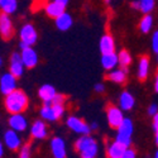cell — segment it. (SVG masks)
Masks as SVG:
<instances>
[{"mask_svg":"<svg viewBox=\"0 0 158 158\" xmlns=\"http://www.w3.org/2000/svg\"><path fill=\"white\" fill-rule=\"evenodd\" d=\"M22 61L27 69H33L38 63V55L32 47H27L22 49Z\"/></svg>","mask_w":158,"mask_h":158,"instance_id":"10","label":"cell"},{"mask_svg":"<svg viewBox=\"0 0 158 158\" xmlns=\"http://www.w3.org/2000/svg\"><path fill=\"white\" fill-rule=\"evenodd\" d=\"M152 48L156 53H158V31L153 33V37H152Z\"/></svg>","mask_w":158,"mask_h":158,"instance_id":"31","label":"cell"},{"mask_svg":"<svg viewBox=\"0 0 158 158\" xmlns=\"http://www.w3.org/2000/svg\"><path fill=\"white\" fill-rule=\"evenodd\" d=\"M118 57H119V64L122 66L123 69H127L128 66L131 63V56L128 51L123 49L119 52V55H118Z\"/></svg>","mask_w":158,"mask_h":158,"instance_id":"27","label":"cell"},{"mask_svg":"<svg viewBox=\"0 0 158 158\" xmlns=\"http://www.w3.org/2000/svg\"><path fill=\"white\" fill-rule=\"evenodd\" d=\"M19 158H31V146L24 144L19 149Z\"/></svg>","mask_w":158,"mask_h":158,"instance_id":"29","label":"cell"},{"mask_svg":"<svg viewBox=\"0 0 158 158\" xmlns=\"http://www.w3.org/2000/svg\"><path fill=\"white\" fill-rule=\"evenodd\" d=\"M122 158H137V153H135V151L133 148L129 147V148H127V151L124 152Z\"/></svg>","mask_w":158,"mask_h":158,"instance_id":"32","label":"cell"},{"mask_svg":"<svg viewBox=\"0 0 158 158\" xmlns=\"http://www.w3.org/2000/svg\"><path fill=\"white\" fill-rule=\"evenodd\" d=\"M20 42H23L24 44H27V46H33L37 41V31L35 28L33 27L32 24H25L20 29Z\"/></svg>","mask_w":158,"mask_h":158,"instance_id":"7","label":"cell"},{"mask_svg":"<svg viewBox=\"0 0 158 158\" xmlns=\"http://www.w3.org/2000/svg\"><path fill=\"white\" fill-rule=\"evenodd\" d=\"M66 123H67V127L77 134L86 135V134H90V131H91V127L86 124L82 119H80L78 116H73V115L70 116Z\"/></svg>","mask_w":158,"mask_h":158,"instance_id":"5","label":"cell"},{"mask_svg":"<svg viewBox=\"0 0 158 158\" xmlns=\"http://www.w3.org/2000/svg\"><path fill=\"white\" fill-rule=\"evenodd\" d=\"M75 149L80 153L81 158H96L99 153L98 142L89 134L81 135L75 142Z\"/></svg>","mask_w":158,"mask_h":158,"instance_id":"2","label":"cell"},{"mask_svg":"<svg viewBox=\"0 0 158 158\" xmlns=\"http://www.w3.org/2000/svg\"><path fill=\"white\" fill-rule=\"evenodd\" d=\"M18 3L17 0H0V8H2V13L5 14H11L17 10Z\"/></svg>","mask_w":158,"mask_h":158,"instance_id":"25","label":"cell"},{"mask_svg":"<svg viewBox=\"0 0 158 158\" xmlns=\"http://www.w3.org/2000/svg\"><path fill=\"white\" fill-rule=\"evenodd\" d=\"M0 90H2V94L5 96L17 90V77L10 72L4 73L0 78Z\"/></svg>","mask_w":158,"mask_h":158,"instance_id":"6","label":"cell"},{"mask_svg":"<svg viewBox=\"0 0 158 158\" xmlns=\"http://www.w3.org/2000/svg\"><path fill=\"white\" fill-rule=\"evenodd\" d=\"M130 5H131V8L135 9V10H140V4H139V0H138V2H133V3H131Z\"/></svg>","mask_w":158,"mask_h":158,"instance_id":"37","label":"cell"},{"mask_svg":"<svg viewBox=\"0 0 158 158\" xmlns=\"http://www.w3.org/2000/svg\"><path fill=\"white\" fill-rule=\"evenodd\" d=\"M64 8H66V6L58 4L57 2H55V0H53L52 3H49V4H47V5L44 6V10H46V13H47L48 17L57 19L58 17H61V15L63 14V13H66V11H64Z\"/></svg>","mask_w":158,"mask_h":158,"instance_id":"18","label":"cell"},{"mask_svg":"<svg viewBox=\"0 0 158 158\" xmlns=\"http://www.w3.org/2000/svg\"><path fill=\"white\" fill-rule=\"evenodd\" d=\"M4 105L9 114H22L28 106V96L22 90H14L5 96Z\"/></svg>","mask_w":158,"mask_h":158,"instance_id":"1","label":"cell"},{"mask_svg":"<svg viewBox=\"0 0 158 158\" xmlns=\"http://www.w3.org/2000/svg\"><path fill=\"white\" fill-rule=\"evenodd\" d=\"M31 135L34 139H44L47 137V127L42 120H35L31 127Z\"/></svg>","mask_w":158,"mask_h":158,"instance_id":"16","label":"cell"},{"mask_svg":"<svg viewBox=\"0 0 158 158\" xmlns=\"http://www.w3.org/2000/svg\"><path fill=\"white\" fill-rule=\"evenodd\" d=\"M8 124L10 127V129L15 130V131H24L27 129V119L23 114H10L9 119H8Z\"/></svg>","mask_w":158,"mask_h":158,"instance_id":"12","label":"cell"},{"mask_svg":"<svg viewBox=\"0 0 158 158\" xmlns=\"http://www.w3.org/2000/svg\"><path fill=\"white\" fill-rule=\"evenodd\" d=\"M55 2H57L58 4H61V5L66 6V5H67V4H69V2H70V0H55Z\"/></svg>","mask_w":158,"mask_h":158,"instance_id":"38","label":"cell"},{"mask_svg":"<svg viewBox=\"0 0 158 158\" xmlns=\"http://www.w3.org/2000/svg\"><path fill=\"white\" fill-rule=\"evenodd\" d=\"M157 113H158V106H157V104H151V105H149V108H148V114H149L151 116H154Z\"/></svg>","mask_w":158,"mask_h":158,"instance_id":"34","label":"cell"},{"mask_svg":"<svg viewBox=\"0 0 158 158\" xmlns=\"http://www.w3.org/2000/svg\"><path fill=\"white\" fill-rule=\"evenodd\" d=\"M90 127H91V130H96V129H98V124H96V123H93Z\"/></svg>","mask_w":158,"mask_h":158,"instance_id":"41","label":"cell"},{"mask_svg":"<svg viewBox=\"0 0 158 158\" xmlns=\"http://www.w3.org/2000/svg\"><path fill=\"white\" fill-rule=\"evenodd\" d=\"M38 95H39V98L42 99V101H43L44 105H53L52 100L55 99V96L57 95V93H56V89L52 86V85H43V86L39 87Z\"/></svg>","mask_w":158,"mask_h":158,"instance_id":"14","label":"cell"},{"mask_svg":"<svg viewBox=\"0 0 158 158\" xmlns=\"http://www.w3.org/2000/svg\"><path fill=\"white\" fill-rule=\"evenodd\" d=\"M149 71V58L147 56H142L138 63V78L140 81H146Z\"/></svg>","mask_w":158,"mask_h":158,"instance_id":"21","label":"cell"},{"mask_svg":"<svg viewBox=\"0 0 158 158\" xmlns=\"http://www.w3.org/2000/svg\"><path fill=\"white\" fill-rule=\"evenodd\" d=\"M4 144L10 151H18L22 147V139L15 130L9 129L4 133Z\"/></svg>","mask_w":158,"mask_h":158,"instance_id":"9","label":"cell"},{"mask_svg":"<svg viewBox=\"0 0 158 158\" xmlns=\"http://www.w3.org/2000/svg\"><path fill=\"white\" fill-rule=\"evenodd\" d=\"M153 158H158V149H157V152L154 153V156H153Z\"/></svg>","mask_w":158,"mask_h":158,"instance_id":"43","label":"cell"},{"mask_svg":"<svg viewBox=\"0 0 158 158\" xmlns=\"http://www.w3.org/2000/svg\"><path fill=\"white\" fill-rule=\"evenodd\" d=\"M52 106H53V110H55V113H56L57 119H61V118L63 116V114H64L63 105H61V104H53Z\"/></svg>","mask_w":158,"mask_h":158,"instance_id":"30","label":"cell"},{"mask_svg":"<svg viewBox=\"0 0 158 158\" xmlns=\"http://www.w3.org/2000/svg\"><path fill=\"white\" fill-rule=\"evenodd\" d=\"M0 156H4V144H2V146H0Z\"/></svg>","mask_w":158,"mask_h":158,"instance_id":"40","label":"cell"},{"mask_svg":"<svg viewBox=\"0 0 158 158\" xmlns=\"http://www.w3.org/2000/svg\"><path fill=\"white\" fill-rule=\"evenodd\" d=\"M64 101H66V96L62 95V94H57L55 96V99L52 100V102H53V104H61V105H63Z\"/></svg>","mask_w":158,"mask_h":158,"instance_id":"33","label":"cell"},{"mask_svg":"<svg viewBox=\"0 0 158 158\" xmlns=\"http://www.w3.org/2000/svg\"><path fill=\"white\" fill-rule=\"evenodd\" d=\"M56 25L60 31H69L72 25V18L67 13H63L61 17L56 19Z\"/></svg>","mask_w":158,"mask_h":158,"instance_id":"23","label":"cell"},{"mask_svg":"<svg viewBox=\"0 0 158 158\" xmlns=\"http://www.w3.org/2000/svg\"><path fill=\"white\" fill-rule=\"evenodd\" d=\"M51 151L53 158H66L67 152H66V143L62 138L55 137L51 140Z\"/></svg>","mask_w":158,"mask_h":158,"instance_id":"11","label":"cell"},{"mask_svg":"<svg viewBox=\"0 0 158 158\" xmlns=\"http://www.w3.org/2000/svg\"><path fill=\"white\" fill-rule=\"evenodd\" d=\"M106 2H110V0H106Z\"/></svg>","mask_w":158,"mask_h":158,"instance_id":"44","label":"cell"},{"mask_svg":"<svg viewBox=\"0 0 158 158\" xmlns=\"http://www.w3.org/2000/svg\"><path fill=\"white\" fill-rule=\"evenodd\" d=\"M106 119H108L109 125L113 129H118L122 125V123L124 122L125 118L123 115L122 109L115 106V105H108V108H106Z\"/></svg>","mask_w":158,"mask_h":158,"instance_id":"4","label":"cell"},{"mask_svg":"<svg viewBox=\"0 0 158 158\" xmlns=\"http://www.w3.org/2000/svg\"><path fill=\"white\" fill-rule=\"evenodd\" d=\"M119 63V57L115 52L113 53H108V55H102L101 56V64L105 70H113L115 69V66Z\"/></svg>","mask_w":158,"mask_h":158,"instance_id":"20","label":"cell"},{"mask_svg":"<svg viewBox=\"0 0 158 158\" xmlns=\"http://www.w3.org/2000/svg\"><path fill=\"white\" fill-rule=\"evenodd\" d=\"M152 25H153V18H152V15L151 14H146V15L142 18V20L139 23V29L143 33H148L152 29Z\"/></svg>","mask_w":158,"mask_h":158,"instance_id":"26","label":"cell"},{"mask_svg":"<svg viewBox=\"0 0 158 158\" xmlns=\"http://www.w3.org/2000/svg\"><path fill=\"white\" fill-rule=\"evenodd\" d=\"M153 129L156 133H158V113L153 116Z\"/></svg>","mask_w":158,"mask_h":158,"instance_id":"35","label":"cell"},{"mask_svg":"<svg viewBox=\"0 0 158 158\" xmlns=\"http://www.w3.org/2000/svg\"><path fill=\"white\" fill-rule=\"evenodd\" d=\"M134 104H135V100H134L133 95H131L130 93H128V91L122 93V95L119 98V105H120L122 110H124V111L131 110L134 108Z\"/></svg>","mask_w":158,"mask_h":158,"instance_id":"19","label":"cell"},{"mask_svg":"<svg viewBox=\"0 0 158 158\" xmlns=\"http://www.w3.org/2000/svg\"><path fill=\"white\" fill-rule=\"evenodd\" d=\"M154 140H156V144L158 146V133H156V137H154Z\"/></svg>","mask_w":158,"mask_h":158,"instance_id":"42","label":"cell"},{"mask_svg":"<svg viewBox=\"0 0 158 158\" xmlns=\"http://www.w3.org/2000/svg\"><path fill=\"white\" fill-rule=\"evenodd\" d=\"M24 63L22 61V56L19 53H17V52H14V53L11 55L10 57V73H13L17 78L20 77L23 75V71H24Z\"/></svg>","mask_w":158,"mask_h":158,"instance_id":"13","label":"cell"},{"mask_svg":"<svg viewBox=\"0 0 158 158\" xmlns=\"http://www.w3.org/2000/svg\"><path fill=\"white\" fill-rule=\"evenodd\" d=\"M100 51H101V53L102 55H108V53H113L114 49H115V43H114V38L106 33V34H104L100 39Z\"/></svg>","mask_w":158,"mask_h":158,"instance_id":"17","label":"cell"},{"mask_svg":"<svg viewBox=\"0 0 158 158\" xmlns=\"http://www.w3.org/2000/svg\"><path fill=\"white\" fill-rule=\"evenodd\" d=\"M118 133H116V137H115V140H118L119 143L124 144L125 147H130L131 144V135H133V130H134V127H133V122L130 119H124V122L122 123V125L116 129Z\"/></svg>","mask_w":158,"mask_h":158,"instance_id":"3","label":"cell"},{"mask_svg":"<svg viewBox=\"0 0 158 158\" xmlns=\"http://www.w3.org/2000/svg\"><path fill=\"white\" fill-rule=\"evenodd\" d=\"M94 89H95L96 93H104V91H105V86L102 84H96Z\"/></svg>","mask_w":158,"mask_h":158,"instance_id":"36","label":"cell"},{"mask_svg":"<svg viewBox=\"0 0 158 158\" xmlns=\"http://www.w3.org/2000/svg\"><path fill=\"white\" fill-rule=\"evenodd\" d=\"M140 4V11L144 14H149V13L154 9V0H139Z\"/></svg>","mask_w":158,"mask_h":158,"instance_id":"28","label":"cell"},{"mask_svg":"<svg viewBox=\"0 0 158 158\" xmlns=\"http://www.w3.org/2000/svg\"><path fill=\"white\" fill-rule=\"evenodd\" d=\"M106 78L115 84H124L127 81V69H118L106 75Z\"/></svg>","mask_w":158,"mask_h":158,"instance_id":"22","label":"cell"},{"mask_svg":"<svg viewBox=\"0 0 158 158\" xmlns=\"http://www.w3.org/2000/svg\"><path fill=\"white\" fill-rule=\"evenodd\" d=\"M41 116H42V119H44L47 122H56V120H58L52 105H43V108L41 109Z\"/></svg>","mask_w":158,"mask_h":158,"instance_id":"24","label":"cell"},{"mask_svg":"<svg viewBox=\"0 0 158 158\" xmlns=\"http://www.w3.org/2000/svg\"><path fill=\"white\" fill-rule=\"evenodd\" d=\"M0 34H2V38L5 39V41L10 39L13 34H14L13 23L9 18V14H5V13L0 14Z\"/></svg>","mask_w":158,"mask_h":158,"instance_id":"8","label":"cell"},{"mask_svg":"<svg viewBox=\"0 0 158 158\" xmlns=\"http://www.w3.org/2000/svg\"><path fill=\"white\" fill-rule=\"evenodd\" d=\"M154 90H156V93L158 94V75L156 76V82H154Z\"/></svg>","mask_w":158,"mask_h":158,"instance_id":"39","label":"cell"},{"mask_svg":"<svg viewBox=\"0 0 158 158\" xmlns=\"http://www.w3.org/2000/svg\"><path fill=\"white\" fill-rule=\"evenodd\" d=\"M127 148L128 147H125L124 144H122V143H119L118 140H115V142L110 143L109 146H108V148H106V156H108V158H122L123 154H124V152L127 151Z\"/></svg>","mask_w":158,"mask_h":158,"instance_id":"15","label":"cell"},{"mask_svg":"<svg viewBox=\"0 0 158 158\" xmlns=\"http://www.w3.org/2000/svg\"><path fill=\"white\" fill-rule=\"evenodd\" d=\"M157 61H158V57H157Z\"/></svg>","mask_w":158,"mask_h":158,"instance_id":"45","label":"cell"}]
</instances>
